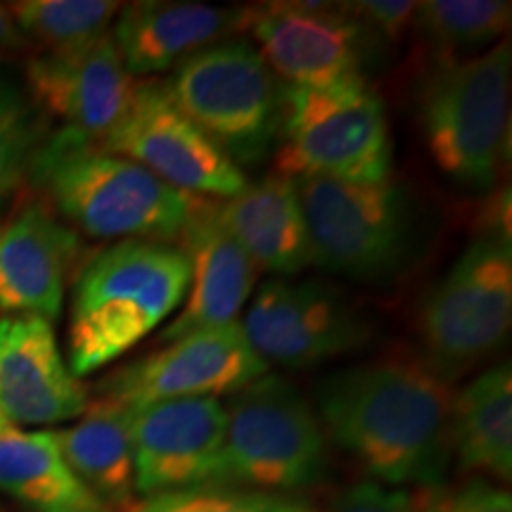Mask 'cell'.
<instances>
[{"mask_svg": "<svg viewBox=\"0 0 512 512\" xmlns=\"http://www.w3.org/2000/svg\"><path fill=\"white\" fill-rule=\"evenodd\" d=\"M309 230L313 266L358 283H389L413 254L408 197L392 181L347 183L294 178Z\"/></svg>", "mask_w": 512, "mask_h": 512, "instance_id": "9", "label": "cell"}, {"mask_svg": "<svg viewBox=\"0 0 512 512\" xmlns=\"http://www.w3.org/2000/svg\"><path fill=\"white\" fill-rule=\"evenodd\" d=\"M24 38L43 50H67L107 34L121 3L112 0H22L8 5Z\"/></svg>", "mask_w": 512, "mask_h": 512, "instance_id": "25", "label": "cell"}, {"mask_svg": "<svg viewBox=\"0 0 512 512\" xmlns=\"http://www.w3.org/2000/svg\"><path fill=\"white\" fill-rule=\"evenodd\" d=\"M188 256L171 242L121 240L83 266L69 309V370L110 366L183 304Z\"/></svg>", "mask_w": 512, "mask_h": 512, "instance_id": "3", "label": "cell"}, {"mask_svg": "<svg viewBox=\"0 0 512 512\" xmlns=\"http://www.w3.org/2000/svg\"><path fill=\"white\" fill-rule=\"evenodd\" d=\"M100 145L190 197L230 200L247 185L240 166L178 110L157 79L133 86L126 112Z\"/></svg>", "mask_w": 512, "mask_h": 512, "instance_id": "11", "label": "cell"}, {"mask_svg": "<svg viewBox=\"0 0 512 512\" xmlns=\"http://www.w3.org/2000/svg\"><path fill=\"white\" fill-rule=\"evenodd\" d=\"M62 458L110 510L136 501L131 444V408L112 399L88 403L72 427L55 432Z\"/></svg>", "mask_w": 512, "mask_h": 512, "instance_id": "21", "label": "cell"}, {"mask_svg": "<svg viewBox=\"0 0 512 512\" xmlns=\"http://www.w3.org/2000/svg\"><path fill=\"white\" fill-rule=\"evenodd\" d=\"M228 233L238 240L259 271L290 278L313 266L309 230L294 178L266 174L238 195L219 202Z\"/></svg>", "mask_w": 512, "mask_h": 512, "instance_id": "20", "label": "cell"}, {"mask_svg": "<svg viewBox=\"0 0 512 512\" xmlns=\"http://www.w3.org/2000/svg\"><path fill=\"white\" fill-rule=\"evenodd\" d=\"M24 43H27V38L17 29L15 19L10 15V8L0 3V50H19Z\"/></svg>", "mask_w": 512, "mask_h": 512, "instance_id": "31", "label": "cell"}, {"mask_svg": "<svg viewBox=\"0 0 512 512\" xmlns=\"http://www.w3.org/2000/svg\"><path fill=\"white\" fill-rule=\"evenodd\" d=\"M235 31H242V8L140 0L121 5L110 34L126 72L133 79H150L226 41Z\"/></svg>", "mask_w": 512, "mask_h": 512, "instance_id": "19", "label": "cell"}, {"mask_svg": "<svg viewBox=\"0 0 512 512\" xmlns=\"http://www.w3.org/2000/svg\"><path fill=\"white\" fill-rule=\"evenodd\" d=\"M451 451L465 472L512 477V373L508 363L479 373L451 403Z\"/></svg>", "mask_w": 512, "mask_h": 512, "instance_id": "23", "label": "cell"}, {"mask_svg": "<svg viewBox=\"0 0 512 512\" xmlns=\"http://www.w3.org/2000/svg\"><path fill=\"white\" fill-rule=\"evenodd\" d=\"M275 171L290 178L380 183L392 176L384 105L368 83L337 91L283 88Z\"/></svg>", "mask_w": 512, "mask_h": 512, "instance_id": "8", "label": "cell"}, {"mask_svg": "<svg viewBox=\"0 0 512 512\" xmlns=\"http://www.w3.org/2000/svg\"><path fill=\"white\" fill-rule=\"evenodd\" d=\"M0 494L31 512H114L74 475L48 430L0 434Z\"/></svg>", "mask_w": 512, "mask_h": 512, "instance_id": "22", "label": "cell"}, {"mask_svg": "<svg viewBox=\"0 0 512 512\" xmlns=\"http://www.w3.org/2000/svg\"><path fill=\"white\" fill-rule=\"evenodd\" d=\"M8 430H15V427H12L10 422L3 418V413H0V434H3V432H8Z\"/></svg>", "mask_w": 512, "mask_h": 512, "instance_id": "32", "label": "cell"}, {"mask_svg": "<svg viewBox=\"0 0 512 512\" xmlns=\"http://www.w3.org/2000/svg\"><path fill=\"white\" fill-rule=\"evenodd\" d=\"M351 19H356L373 38L382 41H399L415 19L418 3L408 0H363V3L339 5Z\"/></svg>", "mask_w": 512, "mask_h": 512, "instance_id": "29", "label": "cell"}, {"mask_svg": "<svg viewBox=\"0 0 512 512\" xmlns=\"http://www.w3.org/2000/svg\"><path fill=\"white\" fill-rule=\"evenodd\" d=\"M126 512H318V508L302 494H266L226 484H200L147 496Z\"/></svg>", "mask_w": 512, "mask_h": 512, "instance_id": "26", "label": "cell"}, {"mask_svg": "<svg viewBox=\"0 0 512 512\" xmlns=\"http://www.w3.org/2000/svg\"><path fill=\"white\" fill-rule=\"evenodd\" d=\"M510 320V223L486 221L420 306L425 363L441 380H456L501 347Z\"/></svg>", "mask_w": 512, "mask_h": 512, "instance_id": "6", "label": "cell"}, {"mask_svg": "<svg viewBox=\"0 0 512 512\" xmlns=\"http://www.w3.org/2000/svg\"><path fill=\"white\" fill-rule=\"evenodd\" d=\"M242 31L254 36L273 74L294 88L337 91L366 83L363 69L375 38L339 5L266 3L242 8Z\"/></svg>", "mask_w": 512, "mask_h": 512, "instance_id": "12", "label": "cell"}, {"mask_svg": "<svg viewBox=\"0 0 512 512\" xmlns=\"http://www.w3.org/2000/svg\"><path fill=\"white\" fill-rule=\"evenodd\" d=\"M268 373L238 323L185 335L155 354L114 370L100 382L102 399L128 408L176 399L238 394Z\"/></svg>", "mask_w": 512, "mask_h": 512, "instance_id": "13", "label": "cell"}, {"mask_svg": "<svg viewBox=\"0 0 512 512\" xmlns=\"http://www.w3.org/2000/svg\"><path fill=\"white\" fill-rule=\"evenodd\" d=\"M41 143V128L29 98L0 72V202L29 176Z\"/></svg>", "mask_w": 512, "mask_h": 512, "instance_id": "27", "label": "cell"}, {"mask_svg": "<svg viewBox=\"0 0 512 512\" xmlns=\"http://www.w3.org/2000/svg\"><path fill=\"white\" fill-rule=\"evenodd\" d=\"M79 256L76 230L43 204H27L0 223V313L55 323Z\"/></svg>", "mask_w": 512, "mask_h": 512, "instance_id": "18", "label": "cell"}, {"mask_svg": "<svg viewBox=\"0 0 512 512\" xmlns=\"http://www.w3.org/2000/svg\"><path fill=\"white\" fill-rule=\"evenodd\" d=\"M178 238L188 256L190 283L181 311L162 332L166 344L192 332L238 323L259 280V268L228 233L216 200L192 197L190 214Z\"/></svg>", "mask_w": 512, "mask_h": 512, "instance_id": "16", "label": "cell"}, {"mask_svg": "<svg viewBox=\"0 0 512 512\" xmlns=\"http://www.w3.org/2000/svg\"><path fill=\"white\" fill-rule=\"evenodd\" d=\"M226 437L219 399H176L131 408L136 496L211 484Z\"/></svg>", "mask_w": 512, "mask_h": 512, "instance_id": "14", "label": "cell"}, {"mask_svg": "<svg viewBox=\"0 0 512 512\" xmlns=\"http://www.w3.org/2000/svg\"><path fill=\"white\" fill-rule=\"evenodd\" d=\"M512 5L503 0H427L415 8V29L439 55V64L467 60L508 34Z\"/></svg>", "mask_w": 512, "mask_h": 512, "instance_id": "24", "label": "cell"}, {"mask_svg": "<svg viewBox=\"0 0 512 512\" xmlns=\"http://www.w3.org/2000/svg\"><path fill=\"white\" fill-rule=\"evenodd\" d=\"M29 178L72 230L98 240L169 242L181 235L192 204L140 164L69 128L43 138Z\"/></svg>", "mask_w": 512, "mask_h": 512, "instance_id": "2", "label": "cell"}, {"mask_svg": "<svg viewBox=\"0 0 512 512\" xmlns=\"http://www.w3.org/2000/svg\"><path fill=\"white\" fill-rule=\"evenodd\" d=\"M31 100L62 121V128L100 143L117 126L133 95L110 31L83 46L43 50L27 64Z\"/></svg>", "mask_w": 512, "mask_h": 512, "instance_id": "15", "label": "cell"}, {"mask_svg": "<svg viewBox=\"0 0 512 512\" xmlns=\"http://www.w3.org/2000/svg\"><path fill=\"white\" fill-rule=\"evenodd\" d=\"M240 325L256 356L283 368L332 361L375 335L368 313L323 280H266Z\"/></svg>", "mask_w": 512, "mask_h": 512, "instance_id": "10", "label": "cell"}, {"mask_svg": "<svg viewBox=\"0 0 512 512\" xmlns=\"http://www.w3.org/2000/svg\"><path fill=\"white\" fill-rule=\"evenodd\" d=\"M328 477V437L302 392L266 373L230 396L211 484L290 494Z\"/></svg>", "mask_w": 512, "mask_h": 512, "instance_id": "4", "label": "cell"}, {"mask_svg": "<svg viewBox=\"0 0 512 512\" xmlns=\"http://www.w3.org/2000/svg\"><path fill=\"white\" fill-rule=\"evenodd\" d=\"M411 503L415 512H512L510 491L486 479L415 489Z\"/></svg>", "mask_w": 512, "mask_h": 512, "instance_id": "28", "label": "cell"}, {"mask_svg": "<svg viewBox=\"0 0 512 512\" xmlns=\"http://www.w3.org/2000/svg\"><path fill=\"white\" fill-rule=\"evenodd\" d=\"M88 392L57 344L53 323L0 318V413L12 427L60 425L81 418Z\"/></svg>", "mask_w": 512, "mask_h": 512, "instance_id": "17", "label": "cell"}, {"mask_svg": "<svg viewBox=\"0 0 512 512\" xmlns=\"http://www.w3.org/2000/svg\"><path fill=\"white\" fill-rule=\"evenodd\" d=\"M316 399L330 437L375 484H444L453 396L425 361L380 358L337 370L318 384Z\"/></svg>", "mask_w": 512, "mask_h": 512, "instance_id": "1", "label": "cell"}, {"mask_svg": "<svg viewBox=\"0 0 512 512\" xmlns=\"http://www.w3.org/2000/svg\"><path fill=\"white\" fill-rule=\"evenodd\" d=\"M164 88L238 166L261 162L278 140L283 88L249 41L226 38L190 55Z\"/></svg>", "mask_w": 512, "mask_h": 512, "instance_id": "7", "label": "cell"}, {"mask_svg": "<svg viewBox=\"0 0 512 512\" xmlns=\"http://www.w3.org/2000/svg\"><path fill=\"white\" fill-rule=\"evenodd\" d=\"M512 53L498 43L482 55L439 64L420 98L425 147L441 174L467 190H489L508 143Z\"/></svg>", "mask_w": 512, "mask_h": 512, "instance_id": "5", "label": "cell"}, {"mask_svg": "<svg viewBox=\"0 0 512 512\" xmlns=\"http://www.w3.org/2000/svg\"><path fill=\"white\" fill-rule=\"evenodd\" d=\"M328 512H415L411 496L387 486L366 482L351 486L330 505Z\"/></svg>", "mask_w": 512, "mask_h": 512, "instance_id": "30", "label": "cell"}]
</instances>
